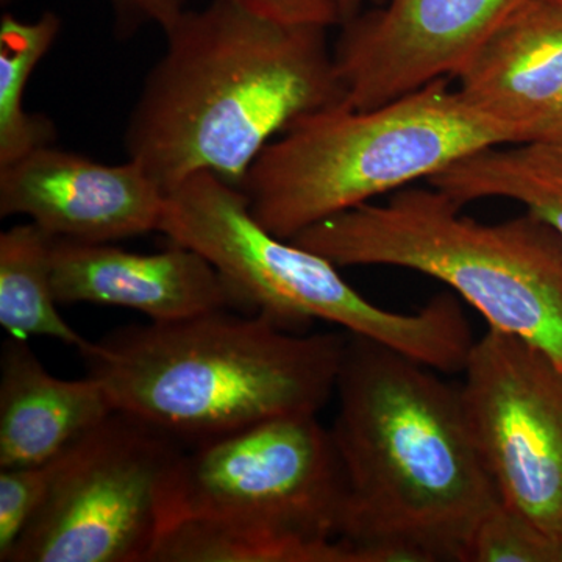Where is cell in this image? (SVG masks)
I'll use <instances>...</instances> for the list:
<instances>
[{
	"instance_id": "9a60e30c",
	"label": "cell",
	"mask_w": 562,
	"mask_h": 562,
	"mask_svg": "<svg viewBox=\"0 0 562 562\" xmlns=\"http://www.w3.org/2000/svg\"><path fill=\"white\" fill-rule=\"evenodd\" d=\"M427 183L462 206L480 199L522 203L562 239V138L486 147L453 162Z\"/></svg>"
},
{
	"instance_id": "277c9868",
	"label": "cell",
	"mask_w": 562,
	"mask_h": 562,
	"mask_svg": "<svg viewBox=\"0 0 562 562\" xmlns=\"http://www.w3.org/2000/svg\"><path fill=\"white\" fill-rule=\"evenodd\" d=\"M522 140L520 128L441 79L372 109L344 101L306 114L262 149L238 188L255 220L291 241L473 151Z\"/></svg>"
},
{
	"instance_id": "30bf717a",
	"label": "cell",
	"mask_w": 562,
	"mask_h": 562,
	"mask_svg": "<svg viewBox=\"0 0 562 562\" xmlns=\"http://www.w3.org/2000/svg\"><path fill=\"white\" fill-rule=\"evenodd\" d=\"M525 0H386L333 47L347 105L366 110L450 79Z\"/></svg>"
},
{
	"instance_id": "6da1fadb",
	"label": "cell",
	"mask_w": 562,
	"mask_h": 562,
	"mask_svg": "<svg viewBox=\"0 0 562 562\" xmlns=\"http://www.w3.org/2000/svg\"><path fill=\"white\" fill-rule=\"evenodd\" d=\"M439 373L349 333L330 432L346 479L341 541L360 562H468L501 503L460 386Z\"/></svg>"
},
{
	"instance_id": "8992f818",
	"label": "cell",
	"mask_w": 562,
	"mask_h": 562,
	"mask_svg": "<svg viewBox=\"0 0 562 562\" xmlns=\"http://www.w3.org/2000/svg\"><path fill=\"white\" fill-rule=\"evenodd\" d=\"M158 232L201 254L244 312L265 314L288 330L330 322L441 373H461L475 342L454 295H438L416 313L375 305L335 262L266 231L243 191L214 173H195L166 192Z\"/></svg>"
},
{
	"instance_id": "603a6c76",
	"label": "cell",
	"mask_w": 562,
	"mask_h": 562,
	"mask_svg": "<svg viewBox=\"0 0 562 562\" xmlns=\"http://www.w3.org/2000/svg\"><path fill=\"white\" fill-rule=\"evenodd\" d=\"M330 2L335 7L336 13H338L339 25H342L361 13V5L364 0H330Z\"/></svg>"
},
{
	"instance_id": "44dd1931",
	"label": "cell",
	"mask_w": 562,
	"mask_h": 562,
	"mask_svg": "<svg viewBox=\"0 0 562 562\" xmlns=\"http://www.w3.org/2000/svg\"><path fill=\"white\" fill-rule=\"evenodd\" d=\"M120 32L132 33L140 25L155 24L171 27L188 9V0H109Z\"/></svg>"
},
{
	"instance_id": "52a82bcc",
	"label": "cell",
	"mask_w": 562,
	"mask_h": 562,
	"mask_svg": "<svg viewBox=\"0 0 562 562\" xmlns=\"http://www.w3.org/2000/svg\"><path fill=\"white\" fill-rule=\"evenodd\" d=\"M346 494L330 428L317 414L276 417L184 450L162 532L199 520L276 543L290 562H360L341 541Z\"/></svg>"
},
{
	"instance_id": "4fadbf2b",
	"label": "cell",
	"mask_w": 562,
	"mask_h": 562,
	"mask_svg": "<svg viewBox=\"0 0 562 562\" xmlns=\"http://www.w3.org/2000/svg\"><path fill=\"white\" fill-rule=\"evenodd\" d=\"M454 79L469 102L530 139L562 92V0H525Z\"/></svg>"
},
{
	"instance_id": "5b68a950",
	"label": "cell",
	"mask_w": 562,
	"mask_h": 562,
	"mask_svg": "<svg viewBox=\"0 0 562 562\" xmlns=\"http://www.w3.org/2000/svg\"><path fill=\"white\" fill-rule=\"evenodd\" d=\"M291 241L338 268L386 266L442 281L492 330L524 339L562 368V239L528 211L482 224L442 191L412 184Z\"/></svg>"
},
{
	"instance_id": "5bb4252c",
	"label": "cell",
	"mask_w": 562,
	"mask_h": 562,
	"mask_svg": "<svg viewBox=\"0 0 562 562\" xmlns=\"http://www.w3.org/2000/svg\"><path fill=\"white\" fill-rule=\"evenodd\" d=\"M113 413L109 395L91 376L57 379L24 339L3 344L0 469L49 461Z\"/></svg>"
},
{
	"instance_id": "ba28073f",
	"label": "cell",
	"mask_w": 562,
	"mask_h": 562,
	"mask_svg": "<svg viewBox=\"0 0 562 562\" xmlns=\"http://www.w3.org/2000/svg\"><path fill=\"white\" fill-rule=\"evenodd\" d=\"M184 450L146 422L110 414L65 450L9 562H151Z\"/></svg>"
},
{
	"instance_id": "9c48e42d",
	"label": "cell",
	"mask_w": 562,
	"mask_h": 562,
	"mask_svg": "<svg viewBox=\"0 0 562 562\" xmlns=\"http://www.w3.org/2000/svg\"><path fill=\"white\" fill-rule=\"evenodd\" d=\"M461 373L465 416L501 502L562 543V368L487 328Z\"/></svg>"
},
{
	"instance_id": "7c38bea8",
	"label": "cell",
	"mask_w": 562,
	"mask_h": 562,
	"mask_svg": "<svg viewBox=\"0 0 562 562\" xmlns=\"http://www.w3.org/2000/svg\"><path fill=\"white\" fill-rule=\"evenodd\" d=\"M50 268L60 305L116 306L143 313L150 322L244 312L221 273L201 254L177 244L157 254H136L113 243L52 239Z\"/></svg>"
},
{
	"instance_id": "ffe728a7",
	"label": "cell",
	"mask_w": 562,
	"mask_h": 562,
	"mask_svg": "<svg viewBox=\"0 0 562 562\" xmlns=\"http://www.w3.org/2000/svg\"><path fill=\"white\" fill-rule=\"evenodd\" d=\"M247 9L286 24L339 25L338 13L330 0H239Z\"/></svg>"
},
{
	"instance_id": "7a4b0ae2",
	"label": "cell",
	"mask_w": 562,
	"mask_h": 562,
	"mask_svg": "<svg viewBox=\"0 0 562 562\" xmlns=\"http://www.w3.org/2000/svg\"><path fill=\"white\" fill-rule=\"evenodd\" d=\"M328 27L210 0L166 29L125 127L128 160L168 192L210 172L239 187L295 121L346 101Z\"/></svg>"
},
{
	"instance_id": "7402d4cb",
	"label": "cell",
	"mask_w": 562,
	"mask_h": 562,
	"mask_svg": "<svg viewBox=\"0 0 562 562\" xmlns=\"http://www.w3.org/2000/svg\"><path fill=\"white\" fill-rule=\"evenodd\" d=\"M550 138H562V92L549 111L531 128L530 139Z\"/></svg>"
},
{
	"instance_id": "d6986e66",
	"label": "cell",
	"mask_w": 562,
	"mask_h": 562,
	"mask_svg": "<svg viewBox=\"0 0 562 562\" xmlns=\"http://www.w3.org/2000/svg\"><path fill=\"white\" fill-rule=\"evenodd\" d=\"M63 453L41 464L0 469V561L9 562L21 536L46 502L60 471Z\"/></svg>"
},
{
	"instance_id": "3957f363",
	"label": "cell",
	"mask_w": 562,
	"mask_h": 562,
	"mask_svg": "<svg viewBox=\"0 0 562 562\" xmlns=\"http://www.w3.org/2000/svg\"><path fill=\"white\" fill-rule=\"evenodd\" d=\"M347 341V331L306 335L221 310L120 328L80 355L114 412L192 449L276 417L319 414Z\"/></svg>"
},
{
	"instance_id": "2e32d148",
	"label": "cell",
	"mask_w": 562,
	"mask_h": 562,
	"mask_svg": "<svg viewBox=\"0 0 562 562\" xmlns=\"http://www.w3.org/2000/svg\"><path fill=\"white\" fill-rule=\"evenodd\" d=\"M52 238L33 222L0 235V325L13 338L44 336L87 350L91 341L58 312L52 284Z\"/></svg>"
},
{
	"instance_id": "e0dca14e",
	"label": "cell",
	"mask_w": 562,
	"mask_h": 562,
	"mask_svg": "<svg viewBox=\"0 0 562 562\" xmlns=\"http://www.w3.org/2000/svg\"><path fill=\"white\" fill-rule=\"evenodd\" d=\"M60 31V18L52 11L32 22L16 20L10 13L0 21V166L54 146L57 139L54 122L43 114L29 113L24 95L33 70Z\"/></svg>"
},
{
	"instance_id": "ac0fdd59",
	"label": "cell",
	"mask_w": 562,
	"mask_h": 562,
	"mask_svg": "<svg viewBox=\"0 0 562 562\" xmlns=\"http://www.w3.org/2000/svg\"><path fill=\"white\" fill-rule=\"evenodd\" d=\"M468 562H562V543L501 502L473 535Z\"/></svg>"
},
{
	"instance_id": "8fae6325",
	"label": "cell",
	"mask_w": 562,
	"mask_h": 562,
	"mask_svg": "<svg viewBox=\"0 0 562 562\" xmlns=\"http://www.w3.org/2000/svg\"><path fill=\"white\" fill-rule=\"evenodd\" d=\"M166 192L138 162L54 146L0 166V216H27L52 239L116 243L158 232Z\"/></svg>"
}]
</instances>
